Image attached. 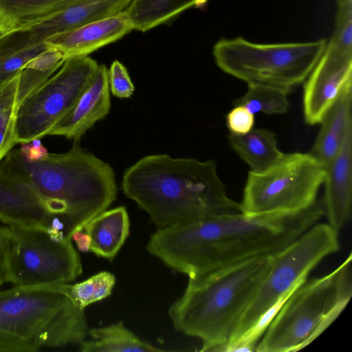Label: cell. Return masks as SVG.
Segmentation results:
<instances>
[{
  "mask_svg": "<svg viewBox=\"0 0 352 352\" xmlns=\"http://www.w3.org/2000/svg\"><path fill=\"white\" fill-rule=\"evenodd\" d=\"M56 72L42 71L31 68L22 69L20 73L17 102L18 105L34 91L38 89Z\"/></svg>",
  "mask_w": 352,
  "mask_h": 352,
  "instance_id": "obj_30",
  "label": "cell"
},
{
  "mask_svg": "<svg viewBox=\"0 0 352 352\" xmlns=\"http://www.w3.org/2000/svg\"><path fill=\"white\" fill-rule=\"evenodd\" d=\"M9 232V226L0 227V262L1 258L3 245Z\"/></svg>",
  "mask_w": 352,
  "mask_h": 352,
  "instance_id": "obj_34",
  "label": "cell"
},
{
  "mask_svg": "<svg viewBox=\"0 0 352 352\" xmlns=\"http://www.w3.org/2000/svg\"><path fill=\"white\" fill-rule=\"evenodd\" d=\"M209 0H133L126 10L133 30L148 31L164 24L191 8L204 6Z\"/></svg>",
  "mask_w": 352,
  "mask_h": 352,
  "instance_id": "obj_24",
  "label": "cell"
},
{
  "mask_svg": "<svg viewBox=\"0 0 352 352\" xmlns=\"http://www.w3.org/2000/svg\"><path fill=\"white\" fill-rule=\"evenodd\" d=\"M78 250L82 252L89 251L90 239L88 234L82 230L74 232L72 236Z\"/></svg>",
  "mask_w": 352,
  "mask_h": 352,
  "instance_id": "obj_33",
  "label": "cell"
},
{
  "mask_svg": "<svg viewBox=\"0 0 352 352\" xmlns=\"http://www.w3.org/2000/svg\"><path fill=\"white\" fill-rule=\"evenodd\" d=\"M98 67L97 62L88 56L65 58L49 79L18 105L14 120L16 143L47 135L73 106Z\"/></svg>",
  "mask_w": 352,
  "mask_h": 352,
  "instance_id": "obj_11",
  "label": "cell"
},
{
  "mask_svg": "<svg viewBox=\"0 0 352 352\" xmlns=\"http://www.w3.org/2000/svg\"><path fill=\"white\" fill-rule=\"evenodd\" d=\"M19 150L21 155L29 162L37 161L48 153L47 150L43 146L39 139L21 143V146Z\"/></svg>",
  "mask_w": 352,
  "mask_h": 352,
  "instance_id": "obj_32",
  "label": "cell"
},
{
  "mask_svg": "<svg viewBox=\"0 0 352 352\" xmlns=\"http://www.w3.org/2000/svg\"><path fill=\"white\" fill-rule=\"evenodd\" d=\"M82 230L89 236V251L112 261L129 235L127 210L124 206L107 209L91 219Z\"/></svg>",
  "mask_w": 352,
  "mask_h": 352,
  "instance_id": "obj_19",
  "label": "cell"
},
{
  "mask_svg": "<svg viewBox=\"0 0 352 352\" xmlns=\"http://www.w3.org/2000/svg\"><path fill=\"white\" fill-rule=\"evenodd\" d=\"M275 255L260 256L188 278L168 314L174 328L199 338L201 351H223L268 272Z\"/></svg>",
  "mask_w": 352,
  "mask_h": 352,
  "instance_id": "obj_4",
  "label": "cell"
},
{
  "mask_svg": "<svg viewBox=\"0 0 352 352\" xmlns=\"http://www.w3.org/2000/svg\"><path fill=\"white\" fill-rule=\"evenodd\" d=\"M327 43L352 51V0H336L334 31Z\"/></svg>",
  "mask_w": 352,
  "mask_h": 352,
  "instance_id": "obj_28",
  "label": "cell"
},
{
  "mask_svg": "<svg viewBox=\"0 0 352 352\" xmlns=\"http://www.w3.org/2000/svg\"><path fill=\"white\" fill-rule=\"evenodd\" d=\"M3 280H2L1 277V275H0V287L3 284Z\"/></svg>",
  "mask_w": 352,
  "mask_h": 352,
  "instance_id": "obj_35",
  "label": "cell"
},
{
  "mask_svg": "<svg viewBox=\"0 0 352 352\" xmlns=\"http://www.w3.org/2000/svg\"><path fill=\"white\" fill-rule=\"evenodd\" d=\"M325 166L309 153L284 154L270 168L249 171L241 206L247 214L303 210L316 199Z\"/></svg>",
  "mask_w": 352,
  "mask_h": 352,
  "instance_id": "obj_9",
  "label": "cell"
},
{
  "mask_svg": "<svg viewBox=\"0 0 352 352\" xmlns=\"http://www.w3.org/2000/svg\"><path fill=\"white\" fill-rule=\"evenodd\" d=\"M28 182L53 217L49 230L65 238L82 230L116 200L117 184L112 167L75 143L63 153H47L29 162L19 150L1 161Z\"/></svg>",
  "mask_w": 352,
  "mask_h": 352,
  "instance_id": "obj_3",
  "label": "cell"
},
{
  "mask_svg": "<svg viewBox=\"0 0 352 352\" xmlns=\"http://www.w3.org/2000/svg\"><path fill=\"white\" fill-rule=\"evenodd\" d=\"M47 48L44 42L34 41L29 29L12 31L0 37V89Z\"/></svg>",
  "mask_w": 352,
  "mask_h": 352,
  "instance_id": "obj_22",
  "label": "cell"
},
{
  "mask_svg": "<svg viewBox=\"0 0 352 352\" xmlns=\"http://www.w3.org/2000/svg\"><path fill=\"white\" fill-rule=\"evenodd\" d=\"M289 91L261 84H248L245 94L234 102L242 105L252 113L283 114L289 107L287 94Z\"/></svg>",
  "mask_w": 352,
  "mask_h": 352,
  "instance_id": "obj_25",
  "label": "cell"
},
{
  "mask_svg": "<svg viewBox=\"0 0 352 352\" xmlns=\"http://www.w3.org/2000/svg\"><path fill=\"white\" fill-rule=\"evenodd\" d=\"M324 214L316 200L293 212H243L157 229L148 252L192 278L251 258L276 255Z\"/></svg>",
  "mask_w": 352,
  "mask_h": 352,
  "instance_id": "obj_1",
  "label": "cell"
},
{
  "mask_svg": "<svg viewBox=\"0 0 352 352\" xmlns=\"http://www.w3.org/2000/svg\"><path fill=\"white\" fill-rule=\"evenodd\" d=\"M254 114L242 105H235L226 116V125L230 133L244 135L254 128Z\"/></svg>",
  "mask_w": 352,
  "mask_h": 352,
  "instance_id": "obj_31",
  "label": "cell"
},
{
  "mask_svg": "<svg viewBox=\"0 0 352 352\" xmlns=\"http://www.w3.org/2000/svg\"><path fill=\"white\" fill-rule=\"evenodd\" d=\"M327 40L258 43L241 37L222 38L213 47L217 66L247 84L288 91L306 80L322 55Z\"/></svg>",
  "mask_w": 352,
  "mask_h": 352,
  "instance_id": "obj_7",
  "label": "cell"
},
{
  "mask_svg": "<svg viewBox=\"0 0 352 352\" xmlns=\"http://www.w3.org/2000/svg\"><path fill=\"white\" fill-rule=\"evenodd\" d=\"M352 84V52L326 44L305 80L303 112L307 124H320L344 89Z\"/></svg>",
  "mask_w": 352,
  "mask_h": 352,
  "instance_id": "obj_12",
  "label": "cell"
},
{
  "mask_svg": "<svg viewBox=\"0 0 352 352\" xmlns=\"http://www.w3.org/2000/svg\"><path fill=\"white\" fill-rule=\"evenodd\" d=\"M122 188L157 229L243 212L212 160L146 155L126 169Z\"/></svg>",
  "mask_w": 352,
  "mask_h": 352,
  "instance_id": "obj_2",
  "label": "cell"
},
{
  "mask_svg": "<svg viewBox=\"0 0 352 352\" xmlns=\"http://www.w3.org/2000/svg\"><path fill=\"white\" fill-rule=\"evenodd\" d=\"M8 226L0 262L3 282L20 287L64 284L82 274L72 239L54 237L41 228Z\"/></svg>",
  "mask_w": 352,
  "mask_h": 352,
  "instance_id": "obj_8",
  "label": "cell"
},
{
  "mask_svg": "<svg viewBox=\"0 0 352 352\" xmlns=\"http://www.w3.org/2000/svg\"><path fill=\"white\" fill-rule=\"evenodd\" d=\"M228 138L232 148L252 172L270 168L285 154L278 149L274 133L266 129H253L244 135L230 133Z\"/></svg>",
  "mask_w": 352,
  "mask_h": 352,
  "instance_id": "obj_21",
  "label": "cell"
},
{
  "mask_svg": "<svg viewBox=\"0 0 352 352\" xmlns=\"http://www.w3.org/2000/svg\"><path fill=\"white\" fill-rule=\"evenodd\" d=\"M76 0H0V36L28 29Z\"/></svg>",
  "mask_w": 352,
  "mask_h": 352,
  "instance_id": "obj_20",
  "label": "cell"
},
{
  "mask_svg": "<svg viewBox=\"0 0 352 352\" xmlns=\"http://www.w3.org/2000/svg\"><path fill=\"white\" fill-rule=\"evenodd\" d=\"M52 220L28 182L1 162L0 221L8 226L47 230Z\"/></svg>",
  "mask_w": 352,
  "mask_h": 352,
  "instance_id": "obj_13",
  "label": "cell"
},
{
  "mask_svg": "<svg viewBox=\"0 0 352 352\" xmlns=\"http://www.w3.org/2000/svg\"><path fill=\"white\" fill-rule=\"evenodd\" d=\"M351 253L335 270L307 280L289 296L257 343L256 352H295L319 337L352 295Z\"/></svg>",
  "mask_w": 352,
  "mask_h": 352,
  "instance_id": "obj_6",
  "label": "cell"
},
{
  "mask_svg": "<svg viewBox=\"0 0 352 352\" xmlns=\"http://www.w3.org/2000/svg\"><path fill=\"white\" fill-rule=\"evenodd\" d=\"M133 30L132 21L125 10L52 35L44 43L61 52L65 58L85 56L115 42Z\"/></svg>",
  "mask_w": 352,
  "mask_h": 352,
  "instance_id": "obj_15",
  "label": "cell"
},
{
  "mask_svg": "<svg viewBox=\"0 0 352 352\" xmlns=\"http://www.w3.org/2000/svg\"><path fill=\"white\" fill-rule=\"evenodd\" d=\"M352 84L346 87L324 114L318 137L309 153L326 166L336 155L352 124Z\"/></svg>",
  "mask_w": 352,
  "mask_h": 352,
  "instance_id": "obj_18",
  "label": "cell"
},
{
  "mask_svg": "<svg viewBox=\"0 0 352 352\" xmlns=\"http://www.w3.org/2000/svg\"><path fill=\"white\" fill-rule=\"evenodd\" d=\"M339 249L338 231L328 223H316L276 254L242 317L234 337L226 346L251 328L262 314L294 285L307 280L310 272L323 258Z\"/></svg>",
  "mask_w": 352,
  "mask_h": 352,
  "instance_id": "obj_10",
  "label": "cell"
},
{
  "mask_svg": "<svg viewBox=\"0 0 352 352\" xmlns=\"http://www.w3.org/2000/svg\"><path fill=\"white\" fill-rule=\"evenodd\" d=\"M84 309L69 283L0 291V352H33L79 344L88 336Z\"/></svg>",
  "mask_w": 352,
  "mask_h": 352,
  "instance_id": "obj_5",
  "label": "cell"
},
{
  "mask_svg": "<svg viewBox=\"0 0 352 352\" xmlns=\"http://www.w3.org/2000/svg\"><path fill=\"white\" fill-rule=\"evenodd\" d=\"M109 90L119 98H129L134 92L135 87L125 66L119 60H114L108 69Z\"/></svg>",
  "mask_w": 352,
  "mask_h": 352,
  "instance_id": "obj_29",
  "label": "cell"
},
{
  "mask_svg": "<svg viewBox=\"0 0 352 352\" xmlns=\"http://www.w3.org/2000/svg\"><path fill=\"white\" fill-rule=\"evenodd\" d=\"M115 283V275L102 271L83 281L69 284V292L76 304L84 309L88 305L109 296Z\"/></svg>",
  "mask_w": 352,
  "mask_h": 352,
  "instance_id": "obj_27",
  "label": "cell"
},
{
  "mask_svg": "<svg viewBox=\"0 0 352 352\" xmlns=\"http://www.w3.org/2000/svg\"><path fill=\"white\" fill-rule=\"evenodd\" d=\"M133 0H76L71 5L29 29L36 43L84 24L125 11Z\"/></svg>",
  "mask_w": 352,
  "mask_h": 352,
  "instance_id": "obj_17",
  "label": "cell"
},
{
  "mask_svg": "<svg viewBox=\"0 0 352 352\" xmlns=\"http://www.w3.org/2000/svg\"><path fill=\"white\" fill-rule=\"evenodd\" d=\"M20 73L0 89V162L16 144L14 120Z\"/></svg>",
  "mask_w": 352,
  "mask_h": 352,
  "instance_id": "obj_26",
  "label": "cell"
},
{
  "mask_svg": "<svg viewBox=\"0 0 352 352\" xmlns=\"http://www.w3.org/2000/svg\"><path fill=\"white\" fill-rule=\"evenodd\" d=\"M324 210L328 224L339 231L351 219L352 199V124L338 152L325 166Z\"/></svg>",
  "mask_w": 352,
  "mask_h": 352,
  "instance_id": "obj_16",
  "label": "cell"
},
{
  "mask_svg": "<svg viewBox=\"0 0 352 352\" xmlns=\"http://www.w3.org/2000/svg\"><path fill=\"white\" fill-rule=\"evenodd\" d=\"M111 108L108 69L98 67L71 109L54 125L47 135H60L79 141L98 121L104 118Z\"/></svg>",
  "mask_w": 352,
  "mask_h": 352,
  "instance_id": "obj_14",
  "label": "cell"
},
{
  "mask_svg": "<svg viewBox=\"0 0 352 352\" xmlns=\"http://www.w3.org/2000/svg\"><path fill=\"white\" fill-rule=\"evenodd\" d=\"M88 336L79 344L82 352H159L166 350L141 339L121 322L89 329Z\"/></svg>",
  "mask_w": 352,
  "mask_h": 352,
  "instance_id": "obj_23",
  "label": "cell"
}]
</instances>
